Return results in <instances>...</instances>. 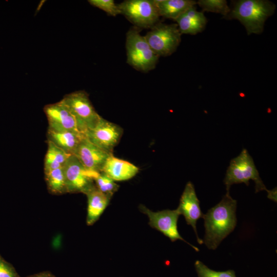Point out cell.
I'll return each instance as SVG.
<instances>
[{"label":"cell","mask_w":277,"mask_h":277,"mask_svg":"<svg viewBox=\"0 0 277 277\" xmlns=\"http://www.w3.org/2000/svg\"><path fill=\"white\" fill-rule=\"evenodd\" d=\"M237 201L226 192L222 200L204 215L205 234L203 242L209 249L215 250L232 232L236 225Z\"/></svg>","instance_id":"obj_1"},{"label":"cell","mask_w":277,"mask_h":277,"mask_svg":"<svg viewBox=\"0 0 277 277\" xmlns=\"http://www.w3.org/2000/svg\"><path fill=\"white\" fill-rule=\"evenodd\" d=\"M275 5L267 0H240L235 2L224 18L236 19L244 26L248 35L259 34L264 30L267 18L272 15Z\"/></svg>","instance_id":"obj_2"},{"label":"cell","mask_w":277,"mask_h":277,"mask_svg":"<svg viewBox=\"0 0 277 277\" xmlns=\"http://www.w3.org/2000/svg\"><path fill=\"white\" fill-rule=\"evenodd\" d=\"M255 183V192L268 190L260 177L259 171L252 157L246 149H243L240 154L232 159L229 163L224 182L227 192H229L230 187L236 184L244 183L248 186L249 181Z\"/></svg>","instance_id":"obj_3"},{"label":"cell","mask_w":277,"mask_h":277,"mask_svg":"<svg viewBox=\"0 0 277 277\" xmlns=\"http://www.w3.org/2000/svg\"><path fill=\"white\" fill-rule=\"evenodd\" d=\"M126 48L127 63L136 70L148 72L155 67L159 56L136 28H131L127 33Z\"/></svg>","instance_id":"obj_4"},{"label":"cell","mask_w":277,"mask_h":277,"mask_svg":"<svg viewBox=\"0 0 277 277\" xmlns=\"http://www.w3.org/2000/svg\"><path fill=\"white\" fill-rule=\"evenodd\" d=\"M61 101L74 116L82 134L85 135L88 130L93 128L102 117L95 110L85 91L67 94Z\"/></svg>","instance_id":"obj_5"},{"label":"cell","mask_w":277,"mask_h":277,"mask_svg":"<svg viewBox=\"0 0 277 277\" xmlns=\"http://www.w3.org/2000/svg\"><path fill=\"white\" fill-rule=\"evenodd\" d=\"M176 24H156L144 36L152 51L159 57L172 54L181 41Z\"/></svg>","instance_id":"obj_6"},{"label":"cell","mask_w":277,"mask_h":277,"mask_svg":"<svg viewBox=\"0 0 277 277\" xmlns=\"http://www.w3.org/2000/svg\"><path fill=\"white\" fill-rule=\"evenodd\" d=\"M118 6L121 14L138 27H153L160 16L154 0H127Z\"/></svg>","instance_id":"obj_7"},{"label":"cell","mask_w":277,"mask_h":277,"mask_svg":"<svg viewBox=\"0 0 277 277\" xmlns=\"http://www.w3.org/2000/svg\"><path fill=\"white\" fill-rule=\"evenodd\" d=\"M62 167L67 192L85 194L95 186L94 179L100 172L86 169L75 155H70Z\"/></svg>","instance_id":"obj_8"},{"label":"cell","mask_w":277,"mask_h":277,"mask_svg":"<svg viewBox=\"0 0 277 277\" xmlns=\"http://www.w3.org/2000/svg\"><path fill=\"white\" fill-rule=\"evenodd\" d=\"M139 209L148 216V224L150 227L162 233L169 238L171 242L180 240L188 244L196 251H199L197 247L186 241L180 235L177 229V221L180 213L177 209L153 212L144 205H140Z\"/></svg>","instance_id":"obj_9"},{"label":"cell","mask_w":277,"mask_h":277,"mask_svg":"<svg viewBox=\"0 0 277 277\" xmlns=\"http://www.w3.org/2000/svg\"><path fill=\"white\" fill-rule=\"evenodd\" d=\"M123 133L118 125L101 117L97 125L85 133L92 143L101 149L113 154L114 147L118 144Z\"/></svg>","instance_id":"obj_10"},{"label":"cell","mask_w":277,"mask_h":277,"mask_svg":"<svg viewBox=\"0 0 277 277\" xmlns=\"http://www.w3.org/2000/svg\"><path fill=\"white\" fill-rule=\"evenodd\" d=\"M180 214H182L187 224L191 225L196 236L197 242L202 244L203 240L198 235L196 223L199 219L203 218L204 214L200 206V201L196 194L194 185L188 182L184 188L180 199V203L177 208Z\"/></svg>","instance_id":"obj_11"},{"label":"cell","mask_w":277,"mask_h":277,"mask_svg":"<svg viewBox=\"0 0 277 277\" xmlns=\"http://www.w3.org/2000/svg\"><path fill=\"white\" fill-rule=\"evenodd\" d=\"M109 153L92 143L85 136L73 155L88 170L101 172Z\"/></svg>","instance_id":"obj_12"},{"label":"cell","mask_w":277,"mask_h":277,"mask_svg":"<svg viewBox=\"0 0 277 277\" xmlns=\"http://www.w3.org/2000/svg\"><path fill=\"white\" fill-rule=\"evenodd\" d=\"M44 111L48 122V129L81 133L74 116L61 101L46 105Z\"/></svg>","instance_id":"obj_13"},{"label":"cell","mask_w":277,"mask_h":277,"mask_svg":"<svg viewBox=\"0 0 277 277\" xmlns=\"http://www.w3.org/2000/svg\"><path fill=\"white\" fill-rule=\"evenodd\" d=\"M139 169L131 163L110 155L107 159L102 172L113 180L122 181L134 177Z\"/></svg>","instance_id":"obj_14"},{"label":"cell","mask_w":277,"mask_h":277,"mask_svg":"<svg viewBox=\"0 0 277 277\" xmlns=\"http://www.w3.org/2000/svg\"><path fill=\"white\" fill-rule=\"evenodd\" d=\"M175 21L181 34L191 35L201 32L207 23L203 12L197 11L195 6L186 10Z\"/></svg>","instance_id":"obj_15"},{"label":"cell","mask_w":277,"mask_h":277,"mask_svg":"<svg viewBox=\"0 0 277 277\" xmlns=\"http://www.w3.org/2000/svg\"><path fill=\"white\" fill-rule=\"evenodd\" d=\"M85 194L88 201L86 223L90 226L98 220L108 205L111 197L100 191L96 186Z\"/></svg>","instance_id":"obj_16"},{"label":"cell","mask_w":277,"mask_h":277,"mask_svg":"<svg viewBox=\"0 0 277 277\" xmlns=\"http://www.w3.org/2000/svg\"><path fill=\"white\" fill-rule=\"evenodd\" d=\"M47 141L69 154H73L85 134L72 131H56L48 129Z\"/></svg>","instance_id":"obj_17"},{"label":"cell","mask_w":277,"mask_h":277,"mask_svg":"<svg viewBox=\"0 0 277 277\" xmlns=\"http://www.w3.org/2000/svg\"><path fill=\"white\" fill-rule=\"evenodd\" d=\"M160 16L175 21L188 9L195 6L192 0H154Z\"/></svg>","instance_id":"obj_18"},{"label":"cell","mask_w":277,"mask_h":277,"mask_svg":"<svg viewBox=\"0 0 277 277\" xmlns=\"http://www.w3.org/2000/svg\"><path fill=\"white\" fill-rule=\"evenodd\" d=\"M48 148L44 161V172L62 167L71 154L47 141Z\"/></svg>","instance_id":"obj_19"},{"label":"cell","mask_w":277,"mask_h":277,"mask_svg":"<svg viewBox=\"0 0 277 277\" xmlns=\"http://www.w3.org/2000/svg\"><path fill=\"white\" fill-rule=\"evenodd\" d=\"M45 180L49 190L54 194L67 192V188L63 167L45 173Z\"/></svg>","instance_id":"obj_20"},{"label":"cell","mask_w":277,"mask_h":277,"mask_svg":"<svg viewBox=\"0 0 277 277\" xmlns=\"http://www.w3.org/2000/svg\"><path fill=\"white\" fill-rule=\"evenodd\" d=\"M203 11L220 13L226 17L230 11L225 0H200L196 2Z\"/></svg>","instance_id":"obj_21"},{"label":"cell","mask_w":277,"mask_h":277,"mask_svg":"<svg viewBox=\"0 0 277 277\" xmlns=\"http://www.w3.org/2000/svg\"><path fill=\"white\" fill-rule=\"evenodd\" d=\"M94 182L97 189L104 194L112 197L117 191L119 186L114 180L103 172L98 173Z\"/></svg>","instance_id":"obj_22"},{"label":"cell","mask_w":277,"mask_h":277,"mask_svg":"<svg viewBox=\"0 0 277 277\" xmlns=\"http://www.w3.org/2000/svg\"><path fill=\"white\" fill-rule=\"evenodd\" d=\"M194 266L198 277H236L233 270L217 271L210 269L199 260L195 261Z\"/></svg>","instance_id":"obj_23"},{"label":"cell","mask_w":277,"mask_h":277,"mask_svg":"<svg viewBox=\"0 0 277 277\" xmlns=\"http://www.w3.org/2000/svg\"><path fill=\"white\" fill-rule=\"evenodd\" d=\"M88 2L112 16L121 14V10L113 0H89Z\"/></svg>","instance_id":"obj_24"},{"label":"cell","mask_w":277,"mask_h":277,"mask_svg":"<svg viewBox=\"0 0 277 277\" xmlns=\"http://www.w3.org/2000/svg\"><path fill=\"white\" fill-rule=\"evenodd\" d=\"M0 277H19L13 266L0 255Z\"/></svg>","instance_id":"obj_25"},{"label":"cell","mask_w":277,"mask_h":277,"mask_svg":"<svg viewBox=\"0 0 277 277\" xmlns=\"http://www.w3.org/2000/svg\"><path fill=\"white\" fill-rule=\"evenodd\" d=\"M267 197L270 200L276 202V188H273L271 190H269L267 192Z\"/></svg>","instance_id":"obj_26"},{"label":"cell","mask_w":277,"mask_h":277,"mask_svg":"<svg viewBox=\"0 0 277 277\" xmlns=\"http://www.w3.org/2000/svg\"><path fill=\"white\" fill-rule=\"evenodd\" d=\"M28 277H55L53 274L48 272H42L30 275Z\"/></svg>","instance_id":"obj_27"}]
</instances>
